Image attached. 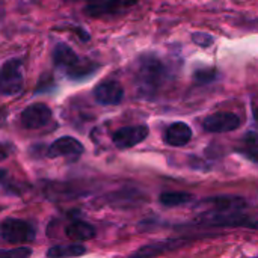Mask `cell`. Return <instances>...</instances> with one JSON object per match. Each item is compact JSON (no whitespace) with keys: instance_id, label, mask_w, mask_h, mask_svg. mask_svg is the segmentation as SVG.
I'll list each match as a JSON object with an SVG mask.
<instances>
[{"instance_id":"obj_8","label":"cell","mask_w":258,"mask_h":258,"mask_svg":"<svg viewBox=\"0 0 258 258\" xmlns=\"http://www.w3.org/2000/svg\"><path fill=\"white\" fill-rule=\"evenodd\" d=\"M135 3L136 0H89L85 11L91 17L115 15L128 9Z\"/></svg>"},{"instance_id":"obj_11","label":"cell","mask_w":258,"mask_h":258,"mask_svg":"<svg viewBox=\"0 0 258 258\" xmlns=\"http://www.w3.org/2000/svg\"><path fill=\"white\" fill-rule=\"evenodd\" d=\"M192 139V130L184 122H174L165 130V142L171 147H184Z\"/></svg>"},{"instance_id":"obj_1","label":"cell","mask_w":258,"mask_h":258,"mask_svg":"<svg viewBox=\"0 0 258 258\" xmlns=\"http://www.w3.org/2000/svg\"><path fill=\"white\" fill-rule=\"evenodd\" d=\"M169 77L166 65L154 54H145L139 59L138 85L145 94H154Z\"/></svg>"},{"instance_id":"obj_20","label":"cell","mask_w":258,"mask_h":258,"mask_svg":"<svg viewBox=\"0 0 258 258\" xmlns=\"http://www.w3.org/2000/svg\"><path fill=\"white\" fill-rule=\"evenodd\" d=\"M254 118H255V121L258 122V107L254 110Z\"/></svg>"},{"instance_id":"obj_13","label":"cell","mask_w":258,"mask_h":258,"mask_svg":"<svg viewBox=\"0 0 258 258\" xmlns=\"http://www.w3.org/2000/svg\"><path fill=\"white\" fill-rule=\"evenodd\" d=\"M86 249L83 245L80 243H70V245H56L53 248H50L47 251V257L48 258H71L79 257L82 254H85Z\"/></svg>"},{"instance_id":"obj_16","label":"cell","mask_w":258,"mask_h":258,"mask_svg":"<svg viewBox=\"0 0 258 258\" xmlns=\"http://www.w3.org/2000/svg\"><path fill=\"white\" fill-rule=\"evenodd\" d=\"M216 76H218L216 70H215V68L207 67V68L197 70V71H195V74H194V79H195V82H198V83L204 85V83H210V82H213V80L216 79Z\"/></svg>"},{"instance_id":"obj_19","label":"cell","mask_w":258,"mask_h":258,"mask_svg":"<svg viewBox=\"0 0 258 258\" xmlns=\"http://www.w3.org/2000/svg\"><path fill=\"white\" fill-rule=\"evenodd\" d=\"M192 39H194V42H197L201 47H209L210 44H213V36L209 33H194Z\"/></svg>"},{"instance_id":"obj_12","label":"cell","mask_w":258,"mask_h":258,"mask_svg":"<svg viewBox=\"0 0 258 258\" xmlns=\"http://www.w3.org/2000/svg\"><path fill=\"white\" fill-rule=\"evenodd\" d=\"M65 234L68 239L74 240V242H83V240H91L95 236V230L92 225H89L88 222H82V221H74L71 224L67 225L65 228Z\"/></svg>"},{"instance_id":"obj_10","label":"cell","mask_w":258,"mask_h":258,"mask_svg":"<svg viewBox=\"0 0 258 258\" xmlns=\"http://www.w3.org/2000/svg\"><path fill=\"white\" fill-rule=\"evenodd\" d=\"M83 153V145L71 138V136H63L56 139L47 150L48 157H67V159H77Z\"/></svg>"},{"instance_id":"obj_3","label":"cell","mask_w":258,"mask_h":258,"mask_svg":"<svg viewBox=\"0 0 258 258\" xmlns=\"http://www.w3.org/2000/svg\"><path fill=\"white\" fill-rule=\"evenodd\" d=\"M24 83L23 62L20 59H9L2 65L0 71V91L5 97L17 95L21 92Z\"/></svg>"},{"instance_id":"obj_7","label":"cell","mask_w":258,"mask_h":258,"mask_svg":"<svg viewBox=\"0 0 258 258\" xmlns=\"http://www.w3.org/2000/svg\"><path fill=\"white\" fill-rule=\"evenodd\" d=\"M50 119H51V110L44 103L30 104L21 112V124L24 128L29 130L41 128L45 124H48Z\"/></svg>"},{"instance_id":"obj_6","label":"cell","mask_w":258,"mask_h":258,"mask_svg":"<svg viewBox=\"0 0 258 258\" xmlns=\"http://www.w3.org/2000/svg\"><path fill=\"white\" fill-rule=\"evenodd\" d=\"M203 127L206 132L210 133H227V132L237 130L240 127V118L233 112H218L209 115L204 119Z\"/></svg>"},{"instance_id":"obj_4","label":"cell","mask_w":258,"mask_h":258,"mask_svg":"<svg viewBox=\"0 0 258 258\" xmlns=\"http://www.w3.org/2000/svg\"><path fill=\"white\" fill-rule=\"evenodd\" d=\"M2 239L12 245H26L35 239L33 227L21 219H5L2 224Z\"/></svg>"},{"instance_id":"obj_17","label":"cell","mask_w":258,"mask_h":258,"mask_svg":"<svg viewBox=\"0 0 258 258\" xmlns=\"http://www.w3.org/2000/svg\"><path fill=\"white\" fill-rule=\"evenodd\" d=\"M246 147H245V153L248 154V157H251L252 160L258 162V135L249 133L245 139Z\"/></svg>"},{"instance_id":"obj_15","label":"cell","mask_w":258,"mask_h":258,"mask_svg":"<svg viewBox=\"0 0 258 258\" xmlns=\"http://www.w3.org/2000/svg\"><path fill=\"white\" fill-rule=\"evenodd\" d=\"M171 245H172V242H160V243H154V245H147V246L141 248L132 258H153L162 254L168 248H171Z\"/></svg>"},{"instance_id":"obj_14","label":"cell","mask_w":258,"mask_h":258,"mask_svg":"<svg viewBox=\"0 0 258 258\" xmlns=\"http://www.w3.org/2000/svg\"><path fill=\"white\" fill-rule=\"evenodd\" d=\"M190 200H192V195L186 192H165L160 195V203L166 207H177V206L189 203Z\"/></svg>"},{"instance_id":"obj_5","label":"cell","mask_w":258,"mask_h":258,"mask_svg":"<svg viewBox=\"0 0 258 258\" xmlns=\"http://www.w3.org/2000/svg\"><path fill=\"white\" fill-rule=\"evenodd\" d=\"M148 127L147 125H130V127H122L116 130L112 136V141L116 148L119 150H127L132 148L142 141L148 138Z\"/></svg>"},{"instance_id":"obj_9","label":"cell","mask_w":258,"mask_h":258,"mask_svg":"<svg viewBox=\"0 0 258 258\" xmlns=\"http://www.w3.org/2000/svg\"><path fill=\"white\" fill-rule=\"evenodd\" d=\"M94 97L100 104L116 106L124 98V88L116 80H104L95 86Z\"/></svg>"},{"instance_id":"obj_2","label":"cell","mask_w":258,"mask_h":258,"mask_svg":"<svg viewBox=\"0 0 258 258\" xmlns=\"http://www.w3.org/2000/svg\"><path fill=\"white\" fill-rule=\"evenodd\" d=\"M53 62L57 68L63 70L65 74L73 80H82L94 74L97 65L91 62H82L77 53L67 44L60 42L53 50Z\"/></svg>"},{"instance_id":"obj_18","label":"cell","mask_w":258,"mask_h":258,"mask_svg":"<svg viewBox=\"0 0 258 258\" xmlns=\"http://www.w3.org/2000/svg\"><path fill=\"white\" fill-rule=\"evenodd\" d=\"M30 257V249L20 246V248H14V249H5L2 252L0 258H29Z\"/></svg>"}]
</instances>
